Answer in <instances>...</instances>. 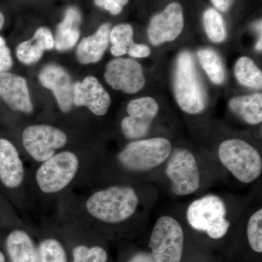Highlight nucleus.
<instances>
[{
    "label": "nucleus",
    "instance_id": "obj_25",
    "mask_svg": "<svg viewBox=\"0 0 262 262\" xmlns=\"http://www.w3.org/2000/svg\"><path fill=\"white\" fill-rule=\"evenodd\" d=\"M203 24L207 35L212 42H222L227 37L225 22L222 15L213 8L207 10L203 15Z\"/></svg>",
    "mask_w": 262,
    "mask_h": 262
},
{
    "label": "nucleus",
    "instance_id": "obj_18",
    "mask_svg": "<svg viewBox=\"0 0 262 262\" xmlns=\"http://www.w3.org/2000/svg\"><path fill=\"white\" fill-rule=\"evenodd\" d=\"M54 46V38L51 30L46 27H40L32 39L18 45L17 58L25 64H33L42 58L45 51L53 49Z\"/></svg>",
    "mask_w": 262,
    "mask_h": 262
},
{
    "label": "nucleus",
    "instance_id": "obj_32",
    "mask_svg": "<svg viewBox=\"0 0 262 262\" xmlns=\"http://www.w3.org/2000/svg\"><path fill=\"white\" fill-rule=\"evenodd\" d=\"M211 2L217 9L224 12L227 11L232 4V0H211Z\"/></svg>",
    "mask_w": 262,
    "mask_h": 262
},
{
    "label": "nucleus",
    "instance_id": "obj_20",
    "mask_svg": "<svg viewBox=\"0 0 262 262\" xmlns=\"http://www.w3.org/2000/svg\"><path fill=\"white\" fill-rule=\"evenodd\" d=\"M82 15L78 8L70 7L57 28L55 46L59 51H69L77 44L80 36Z\"/></svg>",
    "mask_w": 262,
    "mask_h": 262
},
{
    "label": "nucleus",
    "instance_id": "obj_5",
    "mask_svg": "<svg viewBox=\"0 0 262 262\" xmlns=\"http://www.w3.org/2000/svg\"><path fill=\"white\" fill-rule=\"evenodd\" d=\"M79 168L80 161L75 153L61 151L43 162L36 172V182L46 194L59 192L75 179Z\"/></svg>",
    "mask_w": 262,
    "mask_h": 262
},
{
    "label": "nucleus",
    "instance_id": "obj_14",
    "mask_svg": "<svg viewBox=\"0 0 262 262\" xmlns=\"http://www.w3.org/2000/svg\"><path fill=\"white\" fill-rule=\"evenodd\" d=\"M40 83L51 90L63 113H69L73 105V85L68 72L60 66L49 64L39 75Z\"/></svg>",
    "mask_w": 262,
    "mask_h": 262
},
{
    "label": "nucleus",
    "instance_id": "obj_10",
    "mask_svg": "<svg viewBox=\"0 0 262 262\" xmlns=\"http://www.w3.org/2000/svg\"><path fill=\"white\" fill-rule=\"evenodd\" d=\"M104 77L113 89L126 94L139 92L146 82L142 67L130 58H115L110 61Z\"/></svg>",
    "mask_w": 262,
    "mask_h": 262
},
{
    "label": "nucleus",
    "instance_id": "obj_3",
    "mask_svg": "<svg viewBox=\"0 0 262 262\" xmlns=\"http://www.w3.org/2000/svg\"><path fill=\"white\" fill-rule=\"evenodd\" d=\"M219 156L222 163L239 182L248 184L261 175V156L246 141L241 139L224 141L219 149Z\"/></svg>",
    "mask_w": 262,
    "mask_h": 262
},
{
    "label": "nucleus",
    "instance_id": "obj_7",
    "mask_svg": "<svg viewBox=\"0 0 262 262\" xmlns=\"http://www.w3.org/2000/svg\"><path fill=\"white\" fill-rule=\"evenodd\" d=\"M149 247L156 262H180L184 249V232L178 221L168 215L155 224Z\"/></svg>",
    "mask_w": 262,
    "mask_h": 262
},
{
    "label": "nucleus",
    "instance_id": "obj_28",
    "mask_svg": "<svg viewBox=\"0 0 262 262\" xmlns=\"http://www.w3.org/2000/svg\"><path fill=\"white\" fill-rule=\"evenodd\" d=\"M106 251L100 246H78L73 250V262H106Z\"/></svg>",
    "mask_w": 262,
    "mask_h": 262
},
{
    "label": "nucleus",
    "instance_id": "obj_2",
    "mask_svg": "<svg viewBox=\"0 0 262 262\" xmlns=\"http://www.w3.org/2000/svg\"><path fill=\"white\" fill-rule=\"evenodd\" d=\"M173 90L179 106L185 113L196 115L201 113L206 108V89L189 52L183 51L177 58Z\"/></svg>",
    "mask_w": 262,
    "mask_h": 262
},
{
    "label": "nucleus",
    "instance_id": "obj_15",
    "mask_svg": "<svg viewBox=\"0 0 262 262\" xmlns=\"http://www.w3.org/2000/svg\"><path fill=\"white\" fill-rule=\"evenodd\" d=\"M0 96L13 111L30 114L34 110L27 80L20 76L0 74Z\"/></svg>",
    "mask_w": 262,
    "mask_h": 262
},
{
    "label": "nucleus",
    "instance_id": "obj_4",
    "mask_svg": "<svg viewBox=\"0 0 262 262\" xmlns=\"http://www.w3.org/2000/svg\"><path fill=\"white\" fill-rule=\"evenodd\" d=\"M225 203L218 196L207 195L196 200L188 208L187 220L196 230L206 232L212 239L227 234L230 223L226 220Z\"/></svg>",
    "mask_w": 262,
    "mask_h": 262
},
{
    "label": "nucleus",
    "instance_id": "obj_9",
    "mask_svg": "<svg viewBox=\"0 0 262 262\" xmlns=\"http://www.w3.org/2000/svg\"><path fill=\"white\" fill-rule=\"evenodd\" d=\"M22 141L33 159L43 163L67 144V136L60 129L51 125H34L24 129Z\"/></svg>",
    "mask_w": 262,
    "mask_h": 262
},
{
    "label": "nucleus",
    "instance_id": "obj_24",
    "mask_svg": "<svg viewBox=\"0 0 262 262\" xmlns=\"http://www.w3.org/2000/svg\"><path fill=\"white\" fill-rule=\"evenodd\" d=\"M110 40L113 44L111 53L113 56L118 57L126 54L129 48L134 43L132 27L127 24L115 26L110 32Z\"/></svg>",
    "mask_w": 262,
    "mask_h": 262
},
{
    "label": "nucleus",
    "instance_id": "obj_31",
    "mask_svg": "<svg viewBox=\"0 0 262 262\" xmlns=\"http://www.w3.org/2000/svg\"><path fill=\"white\" fill-rule=\"evenodd\" d=\"M151 53L150 48L146 45L136 44L134 42L129 48L127 53L133 58H145L149 56Z\"/></svg>",
    "mask_w": 262,
    "mask_h": 262
},
{
    "label": "nucleus",
    "instance_id": "obj_22",
    "mask_svg": "<svg viewBox=\"0 0 262 262\" xmlns=\"http://www.w3.org/2000/svg\"><path fill=\"white\" fill-rule=\"evenodd\" d=\"M234 75L239 83L253 89H261V71L248 57L239 58L234 67Z\"/></svg>",
    "mask_w": 262,
    "mask_h": 262
},
{
    "label": "nucleus",
    "instance_id": "obj_1",
    "mask_svg": "<svg viewBox=\"0 0 262 262\" xmlns=\"http://www.w3.org/2000/svg\"><path fill=\"white\" fill-rule=\"evenodd\" d=\"M139 198L133 188L113 186L91 194L85 203L90 215L107 224L121 223L135 213Z\"/></svg>",
    "mask_w": 262,
    "mask_h": 262
},
{
    "label": "nucleus",
    "instance_id": "obj_23",
    "mask_svg": "<svg viewBox=\"0 0 262 262\" xmlns=\"http://www.w3.org/2000/svg\"><path fill=\"white\" fill-rule=\"evenodd\" d=\"M202 67L213 83L220 84L225 78V68L220 56L213 50L203 48L198 53Z\"/></svg>",
    "mask_w": 262,
    "mask_h": 262
},
{
    "label": "nucleus",
    "instance_id": "obj_35",
    "mask_svg": "<svg viewBox=\"0 0 262 262\" xmlns=\"http://www.w3.org/2000/svg\"><path fill=\"white\" fill-rule=\"evenodd\" d=\"M262 39L261 36H260L259 39H258L257 44L256 46V49L258 51H261L262 50Z\"/></svg>",
    "mask_w": 262,
    "mask_h": 262
},
{
    "label": "nucleus",
    "instance_id": "obj_12",
    "mask_svg": "<svg viewBox=\"0 0 262 262\" xmlns=\"http://www.w3.org/2000/svg\"><path fill=\"white\" fill-rule=\"evenodd\" d=\"M182 5L171 3L162 13L155 15L150 21L148 37L154 46L175 40L184 29Z\"/></svg>",
    "mask_w": 262,
    "mask_h": 262
},
{
    "label": "nucleus",
    "instance_id": "obj_26",
    "mask_svg": "<svg viewBox=\"0 0 262 262\" xmlns=\"http://www.w3.org/2000/svg\"><path fill=\"white\" fill-rule=\"evenodd\" d=\"M38 249L40 262H67L64 248L56 239H44Z\"/></svg>",
    "mask_w": 262,
    "mask_h": 262
},
{
    "label": "nucleus",
    "instance_id": "obj_13",
    "mask_svg": "<svg viewBox=\"0 0 262 262\" xmlns=\"http://www.w3.org/2000/svg\"><path fill=\"white\" fill-rule=\"evenodd\" d=\"M73 103L86 106L94 115L103 116L107 113L111 98L96 77L89 76L73 86Z\"/></svg>",
    "mask_w": 262,
    "mask_h": 262
},
{
    "label": "nucleus",
    "instance_id": "obj_34",
    "mask_svg": "<svg viewBox=\"0 0 262 262\" xmlns=\"http://www.w3.org/2000/svg\"><path fill=\"white\" fill-rule=\"evenodd\" d=\"M5 24V17L3 15V13L0 11V31L3 29V26H4Z\"/></svg>",
    "mask_w": 262,
    "mask_h": 262
},
{
    "label": "nucleus",
    "instance_id": "obj_11",
    "mask_svg": "<svg viewBox=\"0 0 262 262\" xmlns=\"http://www.w3.org/2000/svg\"><path fill=\"white\" fill-rule=\"evenodd\" d=\"M158 110L159 106L154 98L144 97L132 100L127 107L129 116L122 121L124 135L131 139L145 136L158 115Z\"/></svg>",
    "mask_w": 262,
    "mask_h": 262
},
{
    "label": "nucleus",
    "instance_id": "obj_16",
    "mask_svg": "<svg viewBox=\"0 0 262 262\" xmlns=\"http://www.w3.org/2000/svg\"><path fill=\"white\" fill-rule=\"evenodd\" d=\"M25 172L18 150L8 139H0V181L9 189H16L24 182Z\"/></svg>",
    "mask_w": 262,
    "mask_h": 262
},
{
    "label": "nucleus",
    "instance_id": "obj_36",
    "mask_svg": "<svg viewBox=\"0 0 262 262\" xmlns=\"http://www.w3.org/2000/svg\"><path fill=\"white\" fill-rule=\"evenodd\" d=\"M0 262H5L4 254L0 251Z\"/></svg>",
    "mask_w": 262,
    "mask_h": 262
},
{
    "label": "nucleus",
    "instance_id": "obj_29",
    "mask_svg": "<svg viewBox=\"0 0 262 262\" xmlns=\"http://www.w3.org/2000/svg\"><path fill=\"white\" fill-rule=\"evenodd\" d=\"M13 67V59L6 41L0 36V74L8 72Z\"/></svg>",
    "mask_w": 262,
    "mask_h": 262
},
{
    "label": "nucleus",
    "instance_id": "obj_8",
    "mask_svg": "<svg viewBox=\"0 0 262 262\" xmlns=\"http://www.w3.org/2000/svg\"><path fill=\"white\" fill-rule=\"evenodd\" d=\"M165 172L172 183V191L177 195L192 194L200 187L201 178L198 163L194 155L187 149L174 150L169 158Z\"/></svg>",
    "mask_w": 262,
    "mask_h": 262
},
{
    "label": "nucleus",
    "instance_id": "obj_30",
    "mask_svg": "<svg viewBox=\"0 0 262 262\" xmlns=\"http://www.w3.org/2000/svg\"><path fill=\"white\" fill-rule=\"evenodd\" d=\"M99 8L107 10L111 14L118 15L121 13L122 8L128 3L129 0H94Z\"/></svg>",
    "mask_w": 262,
    "mask_h": 262
},
{
    "label": "nucleus",
    "instance_id": "obj_33",
    "mask_svg": "<svg viewBox=\"0 0 262 262\" xmlns=\"http://www.w3.org/2000/svg\"><path fill=\"white\" fill-rule=\"evenodd\" d=\"M130 262H156L151 255L141 253L136 255Z\"/></svg>",
    "mask_w": 262,
    "mask_h": 262
},
{
    "label": "nucleus",
    "instance_id": "obj_27",
    "mask_svg": "<svg viewBox=\"0 0 262 262\" xmlns=\"http://www.w3.org/2000/svg\"><path fill=\"white\" fill-rule=\"evenodd\" d=\"M247 236L250 246L256 252H262V210L253 213L248 221Z\"/></svg>",
    "mask_w": 262,
    "mask_h": 262
},
{
    "label": "nucleus",
    "instance_id": "obj_17",
    "mask_svg": "<svg viewBox=\"0 0 262 262\" xmlns=\"http://www.w3.org/2000/svg\"><path fill=\"white\" fill-rule=\"evenodd\" d=\"M110 34V24H104L93 35L84 38L77 49L78 61L82 64L99 61L107 49Z\"/></svg>",
    "mask_w": 262,
    "mask_h": 262
},
{
    "label": "nucleus",
    "instance_id": "obj_19",
    "mask_svg": "<svg viewBox=\"0 0 262 262\" xmlns=\"http://www.w3.org/2000/svg\"><path fill=\"white\" fill-rule=\"evenodd\" d=\"M6 247L11 262H40L39 249L25 231L15 229L10 232Z\"/></svg>",
    "mask_w": 262,
    "mask_h": 262
},
{
    "label": "nucleus",
    "instance_id": "obj_6",
    "mask_svg": "<svg viewBox=\"0 0 262 262\" xmlns=\"http://www.w3.org/2000/svg\"><path fill=\"white\" fill-rule=\"evenodd\" d=\"M172 151L170 141L153 138L127 144L118 155L122 166L133 171H144L158 166L168 159Z\"/></svg>",
    "mask_w": 262,
    "mask_h": 262
},
{
    "label": "nucleus",
    "instance_id": "obj_21",
    "mask_svg": "<svg viewBox=\"0 0 262 262\" xmlns=\"http://www.w3.org/2000/svg\"><path fill=\"white\" fill-rule=\"evenodd\" d=\"M231 110L242 120L251 125L262 121V94H255L238 96L229 101Z\"/></svg>",
    "mask_w": 262,
    "mask_h": 262
}]
</instances>
